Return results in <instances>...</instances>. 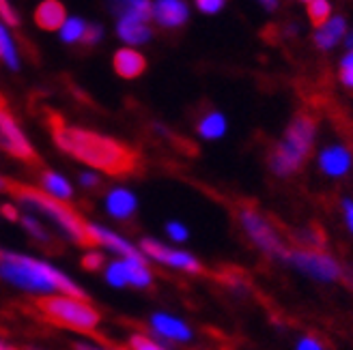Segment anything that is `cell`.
Segmentation results:
<instances>
[{
  "mask_svg": "<svg viewBox=\"0 0 353 350\" xmlns=\"http://www.w3.org/2000/svg\"><path fill=\"white\" fill-rule=\"evenodd\" d=\"M347 34V22L345 17L336 15V17H327V20L316 26L314 32V43L319 50H332L334 45H339V41Z\"/></svg>",
  "mask_w": 353,
  "mask_h": 350,
  "instance_id": "obj_18",
  "label": "cell"
},
{
  "mask_svg": "<svg viewBox=\"0 0 353 350\" xmlns=\"http://www.w3.org/2000/svg\"><path fill=\"white\" fill-rule=\"evenodd\" d=\"M343 213H345V221L349 226V230L353 234V200H345L343 202Z\"/></svg>",
  "mask_w": 353,
  "mask_h": 350,
  "instance_id": "obj_38",
  "label": "cell"
},
{
  "mask_svg": "<svg viewBox=\"0 0 353 350\" xmlns=\"http://www.w3.org/2000/svg\"><path fill=\"white\" fill-rule=\"evenodd\" d=\"M190 9L185 0H155L153 20L162 28H179L188 22Z\"/></svg>",
  "mask_w": 353,
  "mask_h": 350,
  "instance_id": "obj_13",
  "label": "cell"
},
{
  "mask_svg": "<svg viewBox=\"0 0 353 350\" xmlns=\"http://www.w3.org/2000/svg\"><path fill=\"white\" fill-rule=\"evenodd\" d=\"M347 284L353 288V271H349V273H347Z\"/></svg>",
  "mask_w": 353,
  "mask_h": 350,
  "instance_id": "obj_42",
  "label": "cell"
},
{
  "mask_svg": "<svg viewBox=\"0 0 353 350\" xmlns=\"http://www.w3.org/2000/svg\"><path fill=\"white\" fill-rule=\"evenodd\" d=\"M112 13L119 17H132V20H153V3L151 0H114Z\"/></svg>",
  "mask_w": 353,
  "mask_h": 350,
  "instance_id": "obj_19",
  "label": "cell"
},
{
  "mask_svg": "<svg viewBox=\"0 0 353 350\" xmlns=\"http://www.w3.org/2000/svg\"><path fill=\"white\" fill-rule=\"evenodd\" d=\"M105 265V256L101 252H86L82 258V267L86 271H99Z\"/></svg>",
  "mask_w": 353,
  "mask_h": 350,
  "instance_id": "obj_31",
  "label": "cell"
},
{
  "mask_svg": "<svg viewBox=\"0 0 353 350\" xmlns=\"http://www.w3.org/2000/svg\"><path fill=\"white\" fill-rule=\"evenodd\" d=\"M302 3H308V0H302Z\"/></svg>",
  "mask_w": 353,
  "mask_h": 350,
  "instance_id": "obj_44",
  "label": "cell"
},
{
  "mask_svg": "<svg viewBox=\"0 0 353 350\" xmlns=\"http://www.w3.org/2000/svg\"><path fill=\"white\" fill-rule=\"evenodd\" d=\"M105 213L117 221H128L138 208V198L128 187H114L103 198Z\"/></svg>",
  "mask_w": 353,
  "mask_h": 350,
  "instance_id": "obj_12",
  "label": "cell"
},
{
  "mask_svg": "<svg viewBox=\"0 0 353 350\" xmlns=\"http://www.w3.org/2000/svg\"><path fill=\"white\" fill-rule=\"evenodd\" d=\"M140 252L147 256V260H153L157 265H164L176 271H183V273H192L196 275L203 271V265L194 258L192 254L183 252V250H174L168 248L166 243H160L155 239H143L140 241Z\"/></svg>",
  "mask_w": 353,
  "mask_h": 350,
  "instance_id": "obj_7",
  "label": "cell"
},
{
  "mask_svg": "<svg viewBox=\"0 0 353 350\" xmlns=\"http://www.w3.org/2000/svg\"><path fill=\"white\" fill-rule=\"evenodd\" d=\"M84 30H86V22L82 17H65V22L61 24L59 28V34H61V41L67 43V45H74V43H82V37H84Z\"/></svg>",
  "mask_w": 353,
  "mask_h": 350,
  "instance_id": "obj_23",
  "label": "cell"
},
{
  "mask_svg": "<svg viewBox=\"0 0 353 350\" xmlns=\"http://www.w3.org/2000/svg\"><path fill=\"white\" fill-rule=\"evenodd\" d=\"M166 234H168V239L174 241V243H185L188 237H190L188 228H185V226H183L181 221H168V223H166Z\"/></svg>",
  "mask_w": 353,
  "mask_h": 350,
  "instance_id": "obj_30",
  "label": "cell"
},
{
  "mask_svg": "<svg viewBox=\"0 0 353 350\" xmlns=\"http://www.w3.org/2000/svg\"><path fill=\"white\" fill-rule=\"evenodd\" d=\"M39 183H41V189L46 191V194L54 196L59 200H72L74 198V187H72V183H69L63 177V174H59V172H52V170L43 172Z\"/></svg>",
  "mask_w": 353,
  "mask_h": 350,
  "instance_id": "obj_20",
  "label": "cell"
},
{
  "mask_svg": "<svg viewBox=\"0 0 353 350\" xmlns=\"http://www.w3.org/2000/svg\"><path fill=\"white\" fill-rule=\"evenodd\" d=\"M345 37H347V39H345V43H347V47H349V50H353V32H349V34H345Z\"/></svg>",
  "mask_w": 353,
  "mask_h": 350,
  "instance_id": "obj_40",
  "label": "cell"
},
{
  "mask_svg": "<svg viewBox=\"0 0 353 350\" xmlns=\"http://www.w3.org/2000/svg\"><path fill=\"white\" fill-rule=\"evenodd\" d=\"M332 15V7L327 0H308V17L314 26H321Z\"/></svg>",
  "mask_w": 353,
  "mask_h": 350,
  "instance_id": "obj_25",
  "label": "cell"
},
{
  "mask_svg": "<svg viewBox=\"0 0 353 350\" xmlns=\"http://www.w3.org/2000/svg\"><path fill=\"white\" fill-rule=\"evenodd\" d=\"M130 346L134 350H162V348H166V346H162L157 340H153V338H149L145 333H134L130 338Z\"/></svg>",
  "mask_w": 353,
  "mask_h": 350,
  "instance_id": "obj_27",
  "label": "cell"
},
{
  "mask_svg": "<svg viewBox=\"0 0 353 350\" xmlns=\"http://www.w3.org/2000/svg\"><path fill=\"white\" fill-rule=\"evenodd\" d=\"M103 37V28L99 24H86V30H84V37H82V43L84 45H97Z\"/></svg>",
  "mask_w": 353,
  "mask_h": 350,
  "instance_id": "obj_33",
  "label": "cell"
},
{
  "mask_svg": "<svg viewBox=\"0 0 353 350\" xmlns=\"http://www.w3.org/2000/svg\"><path fill=\"white\" fill-rule=\"evenodd\" d=\"M117 37L125 45H145L151 41L153 30L149 22L143 20H132V17H119L117 20Z\"/></svg>",
  "mask_w": 353,
  "mask_h": 350,
  "instance_id": "obj_16",
  "label": "cell"
},
{
  "mask_svg": "<svg viewBox=\"0 0 353 350\" xmlns=\"http://www.w3.org/2000/svg\"><path fill=\"white\" fill-rule=\"evenodd\" d=\"M0 20H3L7 26H17L20 24V17H17L13 5L9 0H0Z\"/></svg>",
  "mask_w": 353,
  "mask_h": 350,
  "instance_id": "obj_32",
  "label": "cell"
},
{
  "mask_svg": "<svg viewBox=\"0 0 353 350\" xmlns=\"http://www.w3.org/2000/svg\"><path fill=\"white\" fill-rule=\"evenodd\" d=\"M0 146H3L9 155L22 162L34 160V149L28 142L26 133L17 125L15 118L7 112V108L0 103Z\"/></svg>",
  "mask_w": 353,
  "mask_h": 350,
  "instance_id": "obj_9",
  "label": "cell"
},
{
  "mask_svg": "<svg viewBox=\"0 0 353 350\" xmlns=\"http://www.w3.org/2000/svg\"><path fill=\"white\" fill-rule=\"evenodd\" d=\"M239 221L243 226L245 234H248L252 239V243L256 245V248L268 254L272 258H280V260H287L289 252L285 250V243H282V239L278 237L276 228L270 223L268 217H263L256 208L252 206H245L239 211Z\"/></svg>",
  "mask_w": 353,
  "mask_h": 350,
  "instance_id": "obj_6",
  "label": "cell"
},
{
  "mask_svg": "<svg viewBox=\"0 0 353 350\" xmlns=\"http://www.w3.org/2000/svg\"><path fill=\"white\" fill-rule=\"evenodd\" d=\"M297 241L302 243V245H308V248H314V250L323 248V237H321V232H316L312 228H304L302 232L297 234Z\"/></svg>",
  "mask_w": 353,
  "mask_h": 350,
  "instance_id": "obj_29",
  "label": "cell"
},
{
  "mask_svg": "<svg viewBox=\"0 0 353 350\" xmlns=\"http://www.w3.org/2000/svg\"><path fill=\"white\" fill-rule=\"evenodd\" d=\"M20 223L24 226V230L30 234V237H34V239H37V241H41V243H48V232L43 230V226L37 221V219H34L32 215H20Z\"/></svg>",
  "mask_w": 353,
  "mask_h": 350,
  "instance_id": "obj_26",
  "label": "cell"
},
{
  "mask_svg": "<svg viewBox=\"0 0 353 350\" xmlns=\"http://www.w3.org/2000/svg\"><path fill=\"white\" fill-rule=\"evenodd\" d=\"M341 82L347 89H353V50H349L341 61Z\"/></svg>",
  "mask_w": 353,
  "mask_h": 350,
  "instance_id": "obj_28",
  "label": "cell"
},
{
  "mask_svg": "<svg viewBox=\"0 0 353 350\" xmlns=\"http://www.w3.org/2000/svg\"><path fill=\"white\" fill-rule=\"evenodd\" d=\"M351 166H353V155L343 144L327 146L319 155V168L323 170V174H327L332 179L345 177V174L351 170Z\"/></svg>",
  "mask_w": 353,
  "mask_h": 350,
  "instance_id": "obj_14",
  "label": "cell"
},
{
  "mask_svg": "<svg viewBox=\"0 0 353 350\" xmlns=\"http://www.w3.org/2000/svg\"><path fill=\"white\" fill-rule=\"evenodd\" d=\"M297 348L299 350H321L323 344L319 340H314V338H302L297 342Z\"/></svg>",
  "mask_w": 353,
  "mask_h": 350,
  "instance_id": "obj_36",
  "label": "cell"
},
{
  "mask_svg": "<svg viewBox=\"0 0 353 350\" xmlns=\"http://www.w3.org/2000/svg\"><path fill=\"white\" fill-rule=\"evenodd\" d=\"M86 232H88V241H91V245H101V248L114 252L117 256L128 258V256H140V254H143L136 248V245H132L128 239H123L121 234L108 230L105 226L86 221Z\"/></svg>",
  "mask_w": 353,
  "mask_h": 350,
  "instance_id": "obj_10",
  "label": "cell"
},
{
  "mask_svg": "<svg viewBox=\"0 0 353 350\" xmlns=\"http://www.w3.org/2000/svg\"><path fill=\"white\" fill-rule=\"evenodd\" d=\"M194 3H196V9L199 11H203L207 15H214V13H218V11L224 9L226 0H194Z\"/></svg>",
  "mask_w": 353,
  "mask_h": 350,
  "instance_id": "obj_34",
  "label": "cell"
},
{
  "mask_svg": "<svg viewBox=\"0 0 353 350\" xmlns=\"http://www.w3.org/2000/svg\"><path fill=\"white\" fill-rule=\"evenodd\" d=\"M9 187H11V185L3 179V174H0V191H7Z\"/></svg>",
  "mask_w": 353,
  "mask_h": 350,
  "instance_id": "obj_41",
  "label": "cell"
},
{
  "mask_svg": "<svg viewBox=\"0 0 353 350\" xmlns=\"http://www.w3.org/2000/svg\"><path fill=\"white\" fill-rule=\"evenodd\" d=\"M65 17H67V11L61 0H43V3H39V7L34 9V24L48 32L59 30L61 24L65 22Z\"/></svg>",
  "mask_w": 353,
  "mask_h": 350,
  "instance_id": "obj_17",
  "label": "cell"
},
{
  "mask_svg": "<svg viewBox=\"0 0 353 350\" xmlns=\"http://www.w3.org/2000/svg\"><path fill=\"white\" fill-rule=\"evenodd\" d=\"M11 187H13L15 200L24 208L48 217L69 241H74L78 245H91L88 232H86V221L67 204V200H59L54 196L46 194L43 189H34L26 185H11Z\"/></svg>",
  "mask_w": 353,
  "mask_h": 350,
  "instance_id": "obj_3",
  "label": "cell"
},
{
  "mask_svg": "<svg viewBox=\"0 0 353 350\" xmlns=\"http://www.w3.org/2000/svg\"><path fill=\"white\" fill-rule=\"evenodd\" d=\"M112 67H114V72H117L119 78L134 80V78H140L145 74L147 61L134 45H125V47H121V50L114 52Z\"/></svg>",
  "mask_w": 353,
  "mask_h": 350,
  "instance_id": "obj_15",
  "label": "cell"
},
{
  "mask_svg": "<svg viewBox=\"0 0 353 350\" xmlns=\"http://www.w3.org/2000/svg\"><path fill=\"white\" fill-rule=\"evenodd\" d=\"M0 63H5L11 72H17L22 65L20 61V52H17L15 43H13V37L9 32V26L0 20Z\"/></svg>",
  "mask_w": 353,
  "mask_h": 350,
  "instance_id": "obj_21",
  "label": "cell"
},
{
  "mask_svg": "<svg viewBox=\"0 0 353 350\" xmlns=\"http://www.w3.org/2000/svg\"><path fill=\"white\" fill-rule=\"evenodd\" d=\"M50 131L63 153L97 172L121 177L134 172L138 166V155L128 144L91 129L67 125L59 114H50Z\"/></svg>",
  "mask_w": 353,
  "mask_h": 350,
  "instance_id": "obj_1",
  "label": "cell"
},
{
  "mask_svg": "<svg viewBox=\"0 0 353 350\" xmlns=\"http://www.w3.org/2000/svg\"><path fill=\"white\" fill-rule=\"evenodd\" d=\"M259 3L268 9V11H274L276 7H278V0H259Z\"/></svg>",
  "mask_w": 353,
  "mask_h": 350,
  "instance_id": "obj_39",
  "label": "cell"
},
{
  "mask_svg": "<svg viewBox=\"0 0 353 350\" xmlns=\"http://www.w3.org/2000/svg\"><path fill=\"white\" fill-rule=\"evenodd\" d=\"M226 116L220 112H207L201 120H199V135L205 140H220L226 133Z\"/></svg>",
  "mask_w": 353,
  "mask_h": 350,
  "instance_id": "obj_22",
  "label": "cell"
},
{
  "mask_svg": "<svg viewBox=\"0 0 353 350\" xmlns=\"http://www.w3.org/2000/svg\"><path fill=\"white\" fill-rule=\"evenodd\" d=\"M0 279H5V282L13 284L15 288H22L32 294L63 292V294L84 296V290L61 269H57L46 260L32 258L26 254L0 250Z\"/></svg>",
  "mask_w": 353,
  "mask_h": 350,
  "instance_id": "obj_2",
  "label": "cell"
},
{
  "mask_svg": "<svg viewBox=\"0 0 353 350\" xmlns=\"http://www.w3.org/2000/svg\"><path fill=\"white\" fill-rule=\"evenodd\" d=\"M80 185L86 187V189H93L99 185V174L93 172V170H88V172H82L80 174Z\"/></svg>",
  "mask_w": 353,
  "mask_h": 350,
  "instance_id": "obj_35",
  "label": "cell"
},
{
  "mask_svg": "<svg viewBox=\"0 0 353 350\" xmlns=\"http://www.w3.org/2000/svg\"><path fill=\"white\" fill-rule=\"evenodd\" d=\"M0 213H3V217L9 221H20V211H17L13 204H3L0 206Z\"/></svg>",
  "mask_w": 353,
  "mask_h": 350,
  "instance_id": "obj_37",
  "label": "cell"
},
{
  "mask_svg": "<svg viewBox=\"0 0 353 350\" xmlns=\"http://www.w3.org/2000/svg\"><path fill=\"white\" fill-rule=\"evenodd\" d=\"M7 348H11L7 342H3V340H0V350H7Z\"/></svg>",
  "mask_w": 353,
  "mask_h": 350,
  "instance_id": "obj_43",
  "label": "cell"
},
{
  "mask_svg": "<svg viewBox=\"0 0 353 350\" xmlns=\"http://www.w3.org/2000/svg\"><path fill=\"white\" fill-rule=\"evenodd\" d=\"M287 260L295 269L306 273L312 279H319V282H334V279L341 277V267L339 262L332 256L319 252V250H297L289 252Z\"/></svg>",
  "mask_w": 353,
  "mask_h": 350,
  "instance_id": "obj_8",
  "label": "cell"
},
{
  "mask_svg": "<svg viewBox=\"0 0 353 350\" xmlns=\"http://www.w3.org/2000/svg\"><path fill=\"white\" fill-rule=\"evenodd\" d=\"M103 277L105 282H108L112 288H123V286H130L128 284V269H125V260L121 256L112 262L105 265V271H103Z\"/></svg>",
  "mask_w": 353,
  "mask_h": 350,
  "instance_id": "obj_24",
  "label": "cell"
},
{
  "mask_svg": "<svg viewBox=\"0 0 353 350\" xmlns=\"http://www.w3.org/2000/svg\"><path fill=\"white\" fill-rule=\"evenodd\" d=\"M37 307L50 322L82 331V333H93L101 322L99 311L86 301V296H74L63 292L43 294L37 301Z\"/></svg>",
  "mask_w": 353,
  "mask_h": 350,
  "instance_id": "obj_4",
  "label": "cell"
},
{
  "mask_svg": "<svg viewBox=\"0 0 353 350\" xmlns=\"http://www.w3.org/2000/svg\"><path fill=\"white\" fill-rule=\"evenodd\" d=\"M316 138V125L314 120L306 114H299L291 127L287 129L285 138L280 140V144L272 153L270 166L278 174V177H291L293 172L299 170L306 162V157L314 144Z\"/></svg>",
  "mask_w": 353,
  "mask_h": 350,
  "instance_id": "obj_5",
  "label": "cell"
},
{
  "mask_svg": "<svg viewBox=\"0 0 353 350\" xmlns=\"http://www.w3.org/2000/svg\"><path fill=\"white\" fill-rule=\"evenodd\" d=\"M151 331L155 336H160L162 340L166 342H176V344H183V342H190L192 340V329L179 320L170 316V314H164V311H157L151 316Z\"/></svg>",
  "mask_w": 353,
  "mask_h": 350,
  "instance_id": "obj_11",
  "label": "cell"
}]
</instances>
